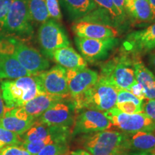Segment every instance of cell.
I'll return each mask as SVG.
<instances>
[{"label": "cell", "mask_w": 155, "mask_h": 155, "mask_svg": "<svg viewBox=\"0 0 155 155\" xmlns=\"http://www.w3.org/2000/svg\"><path fill=\"white\" fill-rule=\"evenodd\" d=\"M82 145L92 155H125L131 150L128 134L108 129L83 136Z\"/></svg>", "instance_id": "1"}, {"label": "cell", "mask_w": 155, "mask_h": 155, "mask_svg": "<svg viewBox=\"0 0 155 155\" xmlns=\"http://www.w3.org/2000/svg\"><path fill=\"white\" fill-rule=\"evenodd\" d=\"M0 54L15 56L32 75L46 71L50 67L48 60L38 50L15 37H0Z\"/></svg>", "instance_id": "2"}, {"label": "cell", "mask_w": 155, "mask_h": 155, "mask_svg": "<svg viewBox=\"0 0 155 155\" xmlns=\"http://www.w3.org/2000/svg\"><path fill=\"white\" fill-rule=\"evenodd\" d=\"M119 89L99 75L98 81L91 88L75 101H72L75 110L88 108L101 112L115 107Z\"/></svg>", "instance_id": "3"}, {"label": "cell", "mask_w": 155, "mask_h": 155, "mask_svg": "<svg viewBox=\"0 0 155 155\" xmlns=\"http://www.w3.org/2000/svg\"><path fill=\"white\" fill-rule=\"evenodd\" d=\"M1 90L7 108L22 107L35 97L45 94L35 75L3 81Z\"/></svg>", "instance_id": "4"}, {"label": "cell", "mask_w": 155, "mask_h": 155, "mask_svg": "<svg viewBox=\"0 0 155 155\" xmlns=\"http://www.w3.org/2000/svg\"><path fill=\"white\" fill-rule=\"evenodd\" d=\"M123 51V50H122ZM137 58L123 52L104 63L100 75L106 78L118 89L129 90L137 82L134 68Z\"/></svg>", "instance_id": "5"}, {"label": "cell", "mask_w": 155, "mask_h": 155, "mask_svg": "<svg viewBox=\"0 0 155 155\" xmlns=\"http://www.w3.org/2000/svg\"><path fill=\"white\" fill-rule=\"evenodd\" d=\"M104 113L112 126L117 127L124 133L133 134L138 131H155V122L144 112L126 114L114 107Z\"/></svg>", "instance_id": "6"}, {"label": "cell", "mask_w": 155, "mask_h": 155, "mask_svg": "<svg viewBox=\"0 0 155 155\" xmlns=\"http://www.w3.org/2000/svg\"><path fill=\"white\" fill-rule=\"evenodd\" d=\"M32 22L27 0H12L4 32L21 37H30L33 33Z\"/></svg>", "instance_id": "7"}, {"label": "cell", "mask_w": 155, "mask_h": 155, "mask_svg": "<svg viewBox=\"0 0 155 155\" xmlns=\"http://www.w3.org/2000/svg\"><path fill=\"white\" fill-rule=\"evenodd\" d=\"M38 38L42 52L49 58L55 50L70 46L66 32L59 22L53 19H49L41 24L38 30Z\"/></svg>", "instance_id": "8"}, {"label": "cell", "mask_w": 155, "mask_h": 155, "mask_svg": "<svg viewBox=\"0 0 155 155\" xmlns=\"http://www.w3.org/2000/svg\"><path fill=\"white\" fill-rule=\"evenodd\" d=\"M35 75L45 94L61 97L64 99L71 98L68 86L66 69L57 65Z\"/></svg>", "instance_id": "9"}, {"label": "cell", "mask_w": 155, "mask_h": 155, "mask_svg": "<svg viewBox=\"0 0 155 155\" xmlns=\"http://www.w3.org/2000/svg\"><path fill=\"white\" fill-rule=\"evenodd\" d=\"M75 43L86 61L94 63L105 59L119 43V40L116 38L97 40L75 37Z\"/></svg>", "instance_id": "10"}, {"label": "cell", "mask_w": 155, "mask_h": 155, "mask_svg": "<svg viewBox=\"0 0 155 155\" xmlns=\"http://www.w3.org/2000/svg\"><path fill=\"white\" fill-rule=\"evenodd\" d=\"M75 115L72 132L73 134H88L107 130L111 127V123L104 112L88 108L78 110Z\"/></svg>", "instance_id": "11"}, {"label": "cell", "mask_w": 155, "mask_h": 155, "mask_svg": "<svg viewBox=\"0 0 155 155\" xmlns=\"http://www.w3.org/2000/svg\"><path fill=\"white\" fill-rule=\"evenodd\" d=\"M76 110L72 101H63L54 104L42 114L37 120L50 127L69 129L73 127Z\"/></svg>", "instance_id": "12"}, {"label": "cell", "mask_w": 155, "mask_h": 155, "mask_svg": "<svg viewBox=\"0 0 155 155\" xmlns=\"http://www.w3.org/2000/svg\"><path fill=\"white\" fill-rule=\"evenodd\" d=\"M155 49V22L144 30L134 31L127 37L122 50L134 57Z\"/></svg>", "instance_id": "13"}, {"label": "cell", "mask_w": 155, "mask_h": 155, "mask_svg": "<svg viewBox=\"0 0 155 155\" xmlns=\"http://www.w3.org/2000/svg\"><path fill=\"white\" fill-rule=\"evenodd\" d=\"M68 86L71 101L82 96L98 81L99 75L91 69L66 70Z\"/></svg>", "instance_id": "14"}, {"label": "cell", "mask_w": 155, "mask_h": 155, "mask_svg": "<svg viewBox=\"0 0 155 155\" xmlns=\"http://www.w3.org/2000/svg\"><path fill=\"white\" fill-rule=\"evenodd\" d=\"M36 119L28 115L22 107H6L4 115L0 119V126L21 136L32 127Z\"/></svg>", "instance_id": "15"}, {"label": "cell", "mask_w": 155, "mask_h": 155, "mask_svg": "<svg viewBox=\"0 0 155 155\" xmlns=\"http://www.w3.org/2000/svg\"><path fill=\"white\" fill-rule=\"evenodd\" d=\"M72 30L76 37L97 40L116 38L118 35L116 29L111 25L83 20L75 23Z\"/></svg>", "instance_id": "16"}, {"label": "cell", "mask_w": 155, "mask_h": 155, "mask_svg": "<svg viewBox=\"0 0 155 155\" xmlns=\"http://www.w3.org/2000/svg\"><path fill=\"white\" fill-rule=\"evenodd\" d=\"M71 133L69 129L50 127L35 120L30 129L22 135H21L22 142H30L37 140H41L50 137L68 138Z\"/></svg>", "instance_id": "17"}, {"label": "cell", "mask_w": 155, "mask_h": 155, "mask_svg": "<svg viewBox=\"0 0 155 155\" xmlns=\"http://www.w3.org/2000/svg\"><path fill=\"white\" fill-rule=\"evenodd\" d=\"M50 59L66 70H76L87 67V62L71 46L59 48L53 52Z\"/></svg>", "instance_id": "18"}, {"label": "cell", "mask_w": 155, "mask_h": 155, "mask_svg": "<svg viewBox=\"0 0 155 155\" xmlns=\"http://www.w3.org/2000/svg\"><path fill=\"white\" fill-rule=\"evenodd\" d=\"M125 7L127 15L136 22H155V13L149 0H127Z\"/></svg>", "instance_id": "19"}, {"label": "cell", "mask_w": 155, "mask_h": 155, "mask_svg": "<svg viewBox=\"0 0 155 155\" xmlns=\"http://www.w3.org/2000/svg\"><path fill=\"white\" fill-rule=\"evenodd\" d=\"M65 100L59 96H53L48 94H42L35 97L32 100L22 106V108L35 119L40 117L45 111L57 103Z\"/></svg>", "instance_id": "20"}, {"label": "cell", "mask_w": 155, "mask_h": 155, "mask_svg": "<svg viewBox=\"0 0 155 155\" xmlns=\"http://www.w3.org/2000/svg\"><path fill=\"white\" fill-rule=\"evenodd\" d=\"M32 75L15 56L0 54V79H17Z\"/></svg>", "instance_id": "21"}, {"label": "cell", "mask_w": 155, "mask_h": 155, "mask_svg": "<svg viewBox=\"0 0 155 155\" xmlns=\"http://www.w3.org/2000/svg\"><path fill=\"white\" fill-rule=\"evenodd\" d=\"M135 78L144 91L146 99H155V74L137 59L134 65Z\"/></svg>", "instance_id": "22"}, {"label": "cell", "mask_w": 155, "mask_h": 155, "mask_svg": "<svg viewBox=\"0 0 155 155\" xmlns=\"http://www.w3.org/2000/svg\"><path fill=\"white\" fill-rule=\"evenodd\" d=\"M71 19H81L97 8L93 0H58Z\"/></svg>", "instance_id": "23"}, {"label": "cell", "mask_w": 155, "mask_h": 155, "mask_svg": "<svg viewBox=\"0 0 155 155\" xmlns=\"http://www.w3.org/2000/svg\"><path fill=\"white\" fill-rule=\"evenodd\" d=\"M115 107L126 114L141 113L144 107V100L134 96L129 91L119 89Z\"/></svg>", "instance_id": "24"}, {"label": "cell", "mask_w": 155, "mask_h": 155, "mask_svg": "<svg viewBox=\"0 0 155 155\" xmlns=\"http://www.w3.org/2000/svg\"><path fill=\"white\" fill-rule=\"evenodd\" d=\"M128 134L131 150L155 154V131H138Z\"/></svg>", "instance_id": "25"}, {"label": "cell", "mask_w": 155, "mask_h": 155, "mask_svg": "<svg viewBox=\"0 0 155 155\" xmlns=\"http://www.w3.org/2000/svg\"><path fill=\"white\" fill-rule=\"evenodd\" d=\"M32 22L42 24L50 19L45 0H27Z\"/></svg>", "instance_id": "26"}, {"label": "cell", "mask_w": 155, "mask_h": 155, "mask_svg": "<svg viewBox=\"0 0 155 155\" xmlns=\"http://www.w3.org/2000/svg\"><path fill=\"white\" fill-rule=\"evenodd\" d=\"M68 138H61V137H50L48 138L41 139V140H37L30 142H22L21 146L24 147L28 152H29L32 155H35L41 151L47 145L52 144L58 141L67 140Z\"/></svg>", "instance_id": "27"}, {"label": "cell", "mask_w": 155, "mask_h": 155, "mask_svg": "<svg viewBox=\"0 0 155 155\" xmlns=\"http://www.w3.org/2000/svg\"><path fill=\"white\" fill-rule=\"evenodd\" d=\"M69 146L67 140L58 141L45 147L35 155H70Z\"/></svg>", "instance_id": "28"}, {"label": "cell", "mask_w": 155, "mask_h": 155, "mask_svg": "<svg viewBox=\"0 0 155 155\" xmlns=\"http://www.w3.org/2000/svg\"><path fill=\"white\" fill-rule=\"evenodd\" d=\"M22 143L21 136L7 130L0 126V150L8 146L21 145Z\"/></svg>", "instance_id": "29"}, {"label": "cell", "mask_w": 155, "mask_h": 155, "mask_svg": "<svg viewBox=\"0 0 155 155\" xmlns=\"http://www.w3.org/2000/svg\"><path fill=\"white\" fill-rule=\"evenodd\" d=\"M93 1L96 4L97 7L106 12L109 15V16L113 20L114 25H117L119 23L124 22L115 6H114L112 0H93Z\"/></svg>", "instance_id": "30"}, {"label": "cell", "mask_w": 155, "mask_h": 155, "mask_svg": "<svg viewBox=\"0 0 155 155\" xmlns=\"http://www.w3.org/2000/svg\"><path fill=\"white\" fill-rule=\"evenodd\" d=\"M45 3L50 18L55 19L58 22L61 21L63 16L58 0H45Z\"/></svg>", "instance_id": "31"}, {"label": "cell", "mask_w": 155, "mask_h": 155, "mask_svg": "<svg viewBox=\"0 0 155 155\" xmlns=\"http://www.w3.org/2000/svg\"><path fill=\"white\" fill-rule=\"evenodd\" d=\"M12 0H0V33L4 32L7 14Z\"/></svg>", "instance_id": "32"}, {"label": "cell", "mask_w": 155, "mask_h": 155, "mask_svg": "<svg viewBox=\"0 0 155 155\" xmlns=\"http://www.w3.org/2000/svg\"><path fill=\"white\" fill-rule=\"evenodd\" d=\"M0 155H32L21 145L8 146L0 150Z\"/></svg>", "instance_id": "33"}, {"label": "cell", "mask_w": 155, "mask_h": 155, "mask_svg": "<svg viewBox=\"0 0 155 155\" xmlns=\"http://www.w3.org/2000/svg\"><path fill=\"white\" fill-rule=\"evenodd\" d=\"M143 112L155 122V99H147L144 104Z\"/></svg>", "instance_id": "34"}, {"label": "cell", "mask_w": 155, "mask_h": 155, "mask_svg": "<svg viewBox=\"0 0 155 155\" xmlns=\"http://www.w3.org/2000/svg\"><path fill=\"white\" fill-rule=\"evenodd\" d=\"M129 91H130L131 94H133L134 96H136L138 98H141V99L144 100L145 98V94H144V91L143 89L142 86H141L139 83L137 82H136L135 83H134L130 87V88L129 89Z\"/></svg>", "instance_id": "35"}, {"label": "cell", "mask_w": 155, "mask_h": 155, "mask_svg": "<svg viewBox=\"0 0 155 155\" xmlns=\"http://www.w3.org/2000/svg\"><path fill=\"white\" fill-rule=\"evenodd\" d=\"M114 6L117 9L118 12L119 13L120 16L124 21L127 18V11L125 7V0H112Z\"/></svg>", "instance_id": "36"}, {"label": "cell", "mask_w": 155, "mask_h": 155, "mask_svg": "<svg viewBox=\"0 0 155 155\" xmlns=\"http://www.w3.org/2000/svg\"><path fill=\"white\" fill-rule=\"evenodd\" d=\"M148 65L152 72L155 73V49L150 52V55L148 56Z\"/></svg>", "instance_id": "37"}, {"label": "cell", "mask_w": 155, "mask_h": 155, "mask_svg": "<svg viewBox=\"0 0 155 155\" xmlns=\"http://www.w3.org/2000/svg\"><path fill=\"white\" fill-rule=\"evenodd\" d=\"M6 109V106L5 104V102H4L2 95V90H1V86H0V119L4 115V113H5Z\"/></svg>", "instance_id": "38"}, {"label": "cell", "mask_w": 155, "mask_h": 155, "mask_svg": "<svg viewBox=\"0 0 155 155\" xmlns=\"http://www.w3.org/2000/svg\"><path fill=\"white\" fill-rule=\"evenodd\" d=\"M70 155H92V154H91L90 153L88 152L86 150H80L75 151V152L71 153V154Z\"/></svg>", "instance_id": "39"}, {"label": "cell", "mask_w": 155, "mask_h": 155, "mask_svg": "<svg viewBox=\"0 0 155 155\" xmlns=\"http://www.w3.org/2000/svg\"><path fill=\"white\" fill-rule=\"evenodd\" d=\"M125 155H155V154H152V153H148V152H135L131 153H127Z\"/></svg>", "instance_id": "40"}, {"label": "cell", "mask_w": 155, "mask_h": 155, "mask_svg": "<svg viewBox=\"0 0 155 155\" xmlns=\"http://www.w3.org/2000/svg\"><path fill=\"white\" fill-rule=\"evenodd\" d=\"M149 2H150V5L152 6L153 10H154L155 13V0H149Z\"/></svg>", "instance_id": "41"}, {"label": "cell", "mask_w": 155, "mask_h": 155, "mask_svg": "<svg viewBox=\"0 0 155 155\" xmlns=\"http://www.w3.org/2000/svg\"><path fill=\"white\" fill-rule=\"evenodd\" d=\"M125 1H127V0H125Z\"/></svg>", "instance_id": "42"}]
</instances>
